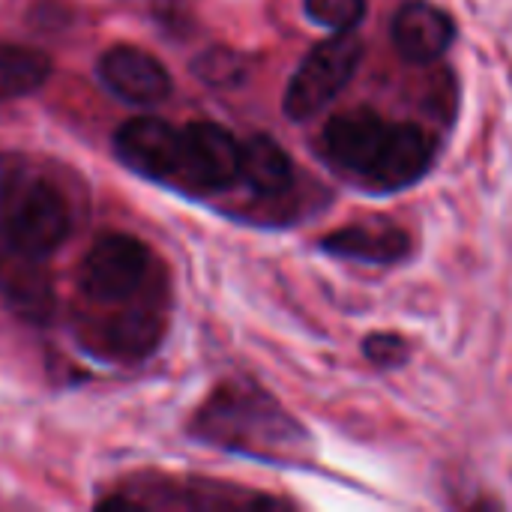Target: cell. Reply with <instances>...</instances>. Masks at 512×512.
<instances>
[{
    "label": "cell",
    "instance_id": "cell-1",
    "mask_svg": "<svg viewBox=\"0 0 512 512\" xmlns=\"http://www.w3.org/2000/svg\"><path fill=\"white\" fill-rule=\"evenodd\" d=\"M324 159L378 192H399L426 177L435 162V138L408 120H390L372 108L333 114L321 132Z\"/></svg>",
    "mask_w": 512,
    "mask_h": 512
},
{
    "label": "cell",
    "instance_id": "cell-2",
    "mask_svg": "<svg viewBox=\"0 0 512 512\" xmlns=\"http://www.w3.org/2000/svg\"><path fill=\"white\" fill-rule=\"evenodd\" d=\"M192 432L204 444L264 462H300L309 447L306 429L258 384H222L195 414Z\"/></svg>",
    "mask_w": 512,
    "mask_h": 512
},
{
    "label": "cell",
    "instance_id": "cell-3",
    "mask_svg": "<svg viewBox=\"0 0 512 512\" xmlns=\"http://www.w3.org/2000/svg\"><path fill=\"white\" fill-rule=\"evenodd\" d=\"M366 45L363 39L348 33H333L330 39L318 42L285 87L282 108L291 120H312L318 117L357 75L363 63Z\"/></svg>",
    "mask_w": 512,
    "mask_h": 512
},
{
    "label": "cell",
    "instance_id": "cell-4",
    "mask_svg": "<svg viewBox=\"0 0 512 512\" xmlns=\"http://www.w3.org/2000/svg\"><path fill=\"white\" fill-rule=\"evenodd\" d=\"M69 234V210L63 195L45 180L18 183L0 216L3 246L21 261H45Z\"/></svg>",
    "mask_w": 512,
    "mask_h": 512
},
{
    "label": "cell",
    "instance_id": "cell-5",
    "mask_svg": "<svg viewBox=\"0 0 512 512\" xmlns=\"http://www.w3.org/2000/svg\"><path fill=\"white\" fill-rule=\"evenodd\" d=\"M174 186L213 195L240 183V141L219 123H189L180 129V159Z\"/></svg>",
    "mask_w": 512,
    "mask_h": 512
},
{
    "label": "cell",
    "instance_id": "cell-6",
    "mask_svg": "<svg viewBox=\"0 0 512 512\" xmlns=\"http://www.w3.org/2000/svg\"><path fill=\"white\" fill-rule=\"evenodd\" d=\"M150 273V249L129 234L99 237L81 261V291L96 303H126Z\"/></svg>",
    "mask_w": 512,
    "mask_h": 512
},
{
    "label": "cell",
    "instance_id": "cell-7",
    "mask_svg": "<svg viewBox=\"0 0 512 512\" xmlns=\"http://www.w3.org/2000/svg\"><path fill=\"white\" fill-rule=\"evenodd\" d=\"M120 162L150 180H174L180 159V129L162 117H132L114 135Z\"/></svg>",
    "mask_w": 512,
    "mask_h": 512
},
{
    "label": "cell",
    "instance_id": "cell-8",
    "mask_svg": "<svg viewBox=\"0 0 512 512\" xmlns=\"http://www.w3.org/2000/svg\"><path fill=\"white\" fill-rule=\"evenodd\" d=\"M102 84L129 105H156L171 93L168 69L135 45H114L99 57Z\"/></svg>",
    "mask_w": 512,
    "mask_h": 512
},
{
    "label": "cell",
    "instance_id": "cell-9",
    "mask_svg": "<svg viewBox=\"0 0 512 512\" xmlns=\"http://www.w3.org/2000/svg\"><path fill=\"white\" fill-rule=\"evenodd\" d=\"M321 249L327 255H336L345 261L393 267V264H402L405 258H411L414 240L402 225L372 219V222H354L339 231H330L327 237H321Z\"/></svg>",
    "mask_w": 512,
    "mask_h": 512
},
{
    "label": "cell",
    "instance_id": "cell-10",
    "mask_svg": "<svg viewBox=\"0 0 512 512\" xmlns=\"http://www.w3.org/2000/svg\"><path fill=\"white\" fill-rule=\"evenodd\" d=\"M390 39L399 57H405L408 63H435L456 39V21L447 9L435 3L411 0L393 15Z\"/></svg>",
    "mask_w": 512,
    "mask_h": 512
},
{
    "label": "cell",
    "instance_id": "cell-11",
    "mask_svg": "<svg viewBox=\"0 0 512 512\" xmlns=\"http://www.w3.org/2000/svg\"><path fill=\"white\" fill-rule=\"evenodd\" d=\"M297 168L285 147L270 135H249L240 141V183L258 198H279L294 189Z\"/></svg>",
    "mask_w": 512,
    "mask_h": 512
},
{
    "label": "cell",
    "instance_id": "cell-12",
    "mask_svg": "<svg viewBox=\"0 0 512 512\" xmlns=\"http://www.w3.org/2000/svg\"><path fill=\"white\" fill-rule=\"evenodd\" d=\"M162 330H165V318L150 309V306H135L123 315H117L111 324H108V345L120 354V357H129V360H138V357H147L159 339H162Z\"/></svg>",
    "mask_w": 512,
    "mask_h": 512
},
{
    "label": "cell",
    "instance_id": "cell-13",
    "mask_svg": "<svg viewBox=\"0 0 512 512\" xmlns=\"http://www.w3.org/2000/svg\"><path fill=\"white\" fill-rule=\"evenodd\" d=\"M51 75V60L24 45H0V102L39 90Z\"/></svg>",
    "mask_w": 512,
    "mask_h": 512
},
{
    "label": "cell",
    "instance_id": "cell-14",
    "mask_svg": "<svg viewBox=\"0 0 512 512\" xmlns=\"http://www.w3.org/2000/svg\"><path fill=\"white\" fill-rule=\"evenodd\" d=\"M306 15L333 33H348L357 30L366 18V0H303Z\"/></svg>",
    "mask_w": 512,
    "mask_h": 512
},
{
    "label": "cell",
    "instance_id": "cell-15",
    "mask_svg": "<svg viewBox=\"0 0 512 512\" xmlns=\"http://www.w3.org/2000/svg\"><path fill=\"white\" fill-rule=\"evenodd\" d=\"M195 75L207 84H216V87H231V84H240L246 78V60L234 51H225V48H213V51H204L195 63Z\"/></svg>",
    "mask_w": 512,
    "mask_h": 512
},
{
    "label": "cell",
    "instance_id": "cell-16",
    "mask_svg": "<svg viewBox=\"0 0 512 512\" xmlns=\"http://www.w3.org/2000/svg\"><path fill=\"white\" fill-rule=\"evenodd\" d=\"M363 354L378 369H399L411 357V345L396 333H372L363 342Z\"/></svg>",
    "mask_w": 512,
    "mask_h": 512
}]
</instances>
